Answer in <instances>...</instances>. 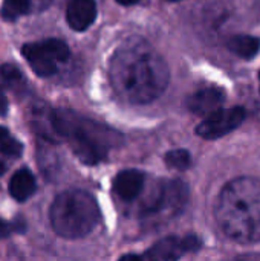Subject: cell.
<instances>
[{
    "label": "cell",
    "instance_id": "ffe728a7",
    "mask_svg": "<svg viewBox=\"0 0 260 261\" xmlns=\"http://www.w3.org/2000/svg\"><path fill=\"white\" fill-rule=\"evenodd\" d=\"M233 261H260V254H242Z\"/></svg>",
    "mask_w": 260,
    "mask_h": 261
},
{
    "label": "cell",
    "instance_id": "e0dca14e",
    "mask_svg": "<svg viewBox=\"0 0 260 261\" xmlns=\"http://www.w3.org/2000/svg\"><path fill=\"white\" fill-rule=\"evenodd\" d=\"M0 151L9 159H18L23 153V145L17 139L8 136L0 142Z\"/></svg>",
    "mask_w": 260,
    "mask_h": 261
},
{
    "label": "cell",
    "instance_id": "603a6c76",
    "mask_svg": "<svg viewBox=\"0 0 260 261\" xmlns=\"http://www.w3.org/2000/svg\"><path fill=\"white\" fill-rule=\"evenodd\" d=\"M118 3H121V5H135V3H138L139 0H116Z\"/></svg>",
    "mask_w": 260,
    "mask_h": 261
},
{
    "label": "cell",
    "instance_id": "4fadbf2b",
    "mask_svg": "<svg viewBox=\"0 0 260 261\" xmlns=\"http://www.w3.org/2000/svg\"><path fill=\"white\" fill-rule=\"evenodd\" d=\"M228 49L242 58H253L260 49V38L253 35H234L228 40Z\"/></svg>",
    "mask_w": 260,
    "mask_h": 261
},
{
    "label": "cell",
    "instance_id": "5b68a950",
    "mask_svg": "<svg viewBox=\"0 0 260 261\" xmlns=\"http://www.w3.org/2000/svg\"><path fill=\"white\" fill-rule=\"evenodd\" d=\"M188 200L187 185L178 179L161 180L139 210V219L149 222H167L181 214Z\"/></svg>",
    "mask_w": 260,
    "mask_h": 261
},
{
    "label": "cell",
    "instance_id": "4316f807",
    "mask_svg": "<svg viewBox=\"0 0 260 261\" xmlns=\"http://www.w3.org/2000/svg\"><path fill=\"white\" fill-rule=\"evenodd\" d=\"M41 2H44V0H41Z\"/></svg>",
    "mask_w": 260,
    "mask_h": 261
},
{
    "label": "cell",
    "instance_id": "7402d4cb",
    "mask_svg": "<svg viewBox=\"0 0 260 261\" xmlns=\"http://www.w3.org/2000/svg\"><path fill=\"white\" fill-rule=\"evenodd\" d=\"M8 136H9V132H8V128L0 125V142H2L5 138H8Z\"/></svg>",
    "mask_w": 260,
    "mask_h": 261
},
{
    "label": "cell",
    "instance_id": "7a4b0ae2",
    "mask_svg": "<svg viewBox=\"0 0 260 261\" xmlns=\"http://www.w3.org/2000/svg\"><path fill=\"white\" fill-rule=\"evenodd\" d=\"M215 216L231 240L244 245L260 242V180L238 177L228 182L218 197Z\"/></svg>",
    "mask_w": 260,
    "mask_h": 261
},
{
    "label": "cell",
    "instance_id": "ac0fdd59",
    "mask_svg": "<svg viewBox=\"0 0 260 261\" xmlns=\"http://www.w3.org/2000/svg\"><path fill=\"white\" fill-rule=\"evenodd\" d=\"M20 225V220L17 219L15 222H5V220H2L0 219V239H3V237H8L11 232H20V231H23V228L21 226H18Z\"/></svg>",
    "mask_w": 260,
    "mask_h": 261
},
{
    "label": "cell",
    "instance_id": "30bf717a",
    "mask_svg": "<svg viewBox=\"0 0 260 261\" xmlns=\"http://www.w3.org/2000/svg\"><path fill=\"white\" fill-rule=\"evenodd\" d=\"M97 18L95 0H70L66 9L67 24L78 32L86 31L92 26Z\"/></svg>",
    "mask_w": 260,
    "mask_h": 261
},
{
    "label": "cell",
    "instance_id": "cb8c5ba5",
    "mask_svg": "<svg viewBox=\"0 0 260 261\" xmlns=\"http://www.w3.org/2000/svg\"><path fill=\"white\" fill-rule=\"evenodd\" d=\"M5 170H6V167H5V164H3V162L0 161V176H2L3 173H5Z\"/></svg>",
    "mask_w": 260,
    "mask_h": 261
},
{
    "label": "cell",
    "instance_id": "52a82bcc",
    "mask_svg": "<svg viewBox=\"0 0 260 261\" xmlns=\"http://www.w3.org/2000/svg\"><path fill=\"white\" fill-rule=\"evenodd\" d=\"M245 119V110L242 107L221 109L207 116L198 127L196 135L204 139H218L230 132L236 130Z\"/></svg>",
    "mask_w": 260,
    "mask_h": 261
},
{
    "label": "cell",
    "instance_id": "3957f363",
    "mask_svg": "<svg viewBox=\"0 0 260 261\" xmlns=\"http://www.w3.org/2000/svg\"><path fill=\"white\" fill-rule=\"evenodd\" d=\"M51 128L54 138L64 139L75 156L87 165L104 161L120 139L115 132L67 110L51 112Z\"/></svg>",
    "mask_w": 260,
    "mask_h": 261
},
{
    "label": "cell",
    "instance_id": "8992f818",
    "mask_svg": "<svg viewBox=\"0 0 260 261\" xmlns=\"http://www.w3.org/2000/svg\"><path fill=\"white\" fill-rule=\"evenodd\" d=\"M21 54L31 69L41 78L55 75L58 67L70 57L69 46L57 38L26 43L21 47Z\"/></svg>",
    "mask_w": 260,
    "mask_h": 261
},
{
    "label": "cell",
    "instance_id": "9c48e42d",
    "mask_svg": "<svg viewBox=\"0 0 260 261\" xmlns=\"http://www.w3.org/2000/svg\"><path fill=\"white\" fill-rule=\"evenodd\" d=\"M144 185H146V176L141 171L124 170L116 174L113 180V191L121 200L132 202L141 196Z\"/></svg>",
    "mask_w": 260,
    "mask_h": 261
},
{
    "label": "cell",
    "instance_id": "6da1fadb",
    "mask_svg": "<svg viewBox=\"0 0 260 261\" xmlns=\"http://www.w3.org/2000/svg\"><path fill=\"white\" fill-rule=\"evenodd\" d=\"M110 81L124 101L147 104L167 87L169 69L149 46H124L110 61Z\"/></svg>",
    "mask_w": 260,
    "mask_h": 261
},
{
    "label": "cell",
    "instance_id": "8fae6325",
    "mask_svg": "<svg viewBox=\"0 0 260 261\" xmlns=\"http://www.w3.org/2000/svg\"><path fill=\"white\" fill-rule=\"evenodd\" d=\"M224 101H225V95L221 89L208 87V89H202L193 93L188 98L187 106L196 115L210 116L211 113L221 110V106L224 104Z\"/></svg>",
    "mask_w": 260,
    "mask_h": 261
},
{
    "label": "cell",
    "instance_id": "2e32d148",
    "mask_svg": "<svg viewBox=\"0 0 260 261\" xmlns=\"http://www.w3.org/2000/svg\"><path fill=\"white\" fill-rule=\"evenodd\" d=\"M164 159H166V164L169 168L178 170V171L187 170L192 164V158L187 150H170Z\"/></svg>",
    "mask_w": 260,
    "mask_h": 261
},
{
    "label": "cell",
    "instance_id": "d6986e66",
    "mask_svg": "<svg viewBox=\"0 0 260 261\" xmlns=\"http://www.w3.org/2000/svg\"><path fill=\"white\" fill-rule=\"evenodd\" d=\"M6 112H8V99H6V96L0 87V116H5Z\"/></svg>",
    "mask_w": 260,
    "mask_h": 261
},
{
    "label": "cell",
    "instance_id": "d4e9b609",
    "mask_svg": "<svg viewBox=\"0 0 260 261\" xmlns=\"http://www.w3.org/2000/svg\"><path fill=\"white\" fill-rule=\"evenodd\" d=\"M169 2H178V0H169Z\"/></svg>",
    "mask_w": 260,
    "mask_h": 261
},
{
    "label": "cell",
    "instance_id": "5bb4252c",
    "mask_svg": "<svg viewBox=\"0 0 260 261\" xmlns=\"http://www.w3.org/2000/svg\"><path fill=\"white\" fill-rule=\"evenodd\" d=\"M32 8V0H3L0 14L6 21H15L26 15Z\"/></svg>",
    "mask_w": 260,
    "mask_h": 261
},
{
    "label": "cell",
    "instance_id": "9a60e30c",
    "mask_svg": "<svg viewBox=\"0 0 260 261\" xmlns=\"http://www.w3.org/2000/svg\"><path fill=\"white\" fill-rule=\"evenodd\" d=\"M0 76L3 80V83L15 93H21L25 89V78L21 75V72L18 70V67H15L14 64H2L0 66Z\"/></svg>",
    "mask_w": 260,
    "mask_h": 261
},
{
    "label": "cell",
    "instance_id": "277c9868",
    "mask_svg": "<svg viewBox=\"0 0 260 261\" xmlns=\"http://www.w3.org/2000/svg\"><path fill=\"white\" fill-rule=\"evenodd\" d=\"M49 219L57 236L75 240L90 234L100 222L97 200L83 190H69L55 197Z\"/></svg>",
    "mask_w": 260,
    "mask_h": 261
},
{
    "label": "cell",
    "instance_id": "ba28073f",
    "mask_svg": "<svg viewBox=\"0 0 260 261\" xmlns=\"http://www.w3.org/2000/svg\"><path fill=\"white\" fill-rule=\"evenodd\" d=\"M199 246L201 242L196 236H187L182 239L170 236L156 242L147 251V258L149 261H178L184 254L198 251Z\"/></svg>",
    "mask_w": 260,
    "mask_h": 261
},
{
    "label": "cell",
    "instance_id": "7c38bea8",
    "mask_svg": "<svg viewBox=\"0 0 260 261\" xmlns=\"http://www.w3.org/2000/svg\"><path fill=\"white\" fill-rule=\"evenodd\" d=\"M37 184L34 174L28 168H21L14 173L9 180V194L17 202H26L35 193Z\"/></svg>",
    "mask_w": 260,
    "mask_h": 261
},
{
    "label": "cell",
    "instance_id": "484cf974",
    "mask_svg": "<svg viewBox=\"0 0 260 261\" xmlns=\"http://www.w3.org/2000/svg\"><path fill=\"white\" fill-rule=\"evenodd\" d=\"M259 80H260V73H259Z\"/></svg>",
    "mask_w": 260,
    "mask_h": 261
},
{
    "label": "cell",
    "instance_id": "44dd1931",
    "mask_svg": "<svg viewBox=\"0 0 260 261\" xmlns=\"http://www.w3.org/2000/svg\"><path fill=\"white\" fill-rule=\"evenodd\" d=\"M118 261H143L138 255H133V254H126V255H123L121 258Z\"/></svg>",
    "mask_w": 260,
    "mask_h": 261
}]
</instances>
